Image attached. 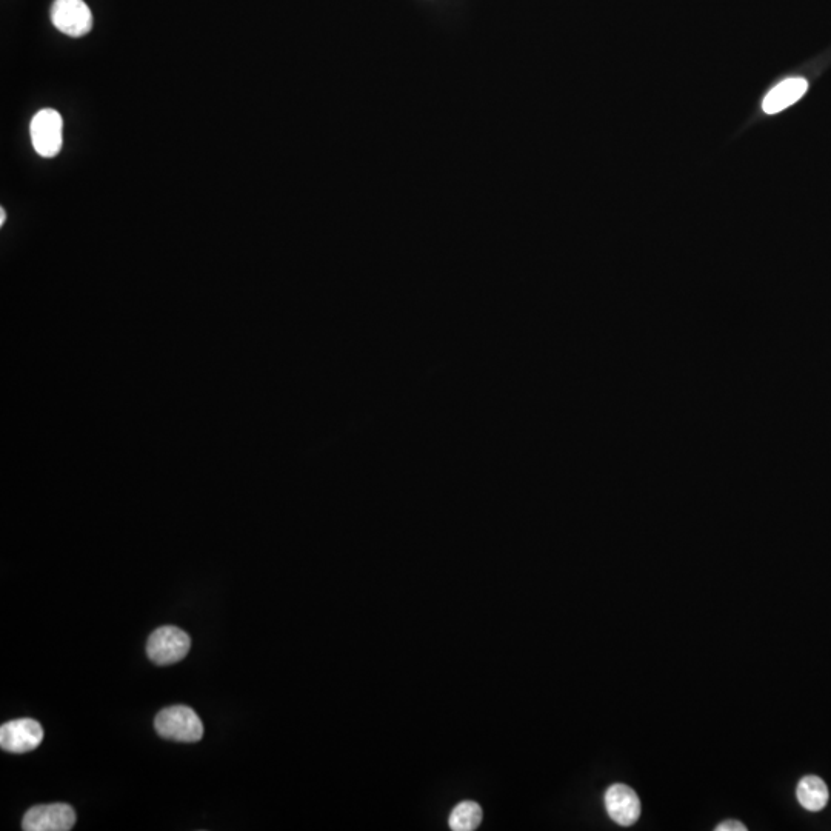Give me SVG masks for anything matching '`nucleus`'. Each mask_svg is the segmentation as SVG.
<instances>
[{
	"instance_id": "nucleus-12",
	"label": "nucleus",
	"mask_w": 831,
	"mask_h": 831,
	"mask_svg": "<svg viewBox=\"0 0 831 831\" xmlns=\"http://www.w3.org/2000/svg\"><path fill=\"white\" fill-rule=\"evenodd\" d=\"M5 219H7V214H5V210L0 211V225L5 224Z\"/></svg>"
},
{
	"instance_id": "nucleus-5",
	"label": "nucleus",
	"mask_w": 831,
	"mask_h": 831,
	"mask_svg": "<svg viewBox=\"0 0 831 831\" xmlns=\"http://www.w3.org/2000/svg\"><path fill=\"white\" fill-rule=\"evenodd\" d=\"M76 824V811L68 804L36 805L25 813V831H68Z\"/></svg>"
},
{
	"instance_id": "nucleus-2",
	"label": "nucleus",
	"mask_w": 831,
	"mask_h": 831,
	"mask_svg": "<svg viewBox=\"0 0 831 831\" xmlns=\"http://www.w3.org/2000/svg\"><path fill=\"white\" fill-rule=\"evenodd\" d=\"M191 648L190 636L173 625L157 628L147 642V655L156 665H171L181 662Z\"/></svg>"
},
{
	"instance_id": "nucleus-6",
	"label": "nucleus",
	"mask_w": 831,
	"mask_h": 831,
	"mask_svg": "<svg viewBox=\"0 0 831 831\" xmlns=\"http://www.w3.org/2000/svg\"><path fill=\"white\" fill-rule=\"evenodd\" d=\"M44 741V728L34 719H16L0 728V747L10 753L36 750Z\"/></svg>"
},
{
	"instance_id": "nucleus-7",
	"label": "nucleus",
	"mask_w": 831,
	"mask_h": 831,
	"mask_svg": "<svg viewBox=\"0 0 831 831\" xmlns=\"http://www.w3.org/2000/svg\"><path fill=\"white\" fill-rule=\"evenodd\" d=\"M605 808L616 824L622 827L638 822L641 816V801L633 788L624 784L611 785L605 793Z\"/></svg>"
},
{
	"instance_id": "nucleus-4",
	"label": "nucleus",
	"mask_w": 831,
	"mask_h": 831,
	"mask_svg": "<svg viewBox=\"0 0 831 831\" xmlns=\"http://www.w3.org/2000/svg\"><path fill=\"white\" fill-rule=\"evenodd\" d=\"M51 22L61 33L82 37L93 30V13L84 0H56L51 8Z\"/></svg>"
},
{
	"instance_id": "nucleus-8",
	"label": "nucleus",
	"mask_w": 831,
	"mask_h": 831,
	"mask_svg": "<svg viewBox=\"0 0 831 831\" xmlns=\"http://www.w3.org/2000/svg\"><path fill=\"white\" fill-rule=\"evenodd\" d=\"M807 88L808 84L804 79H798V77L796 79H788V81L782 82V84H779L778 87L773 88L768 93V96L765 97L764 104H762V108H764L767 114L781 113L785 108L791 107L795 102H798L804 96Z\"/></svg>"
},
{
	"instance_id": "nucleus-1",
	"label": "nucleus",
	"mask_w": 831,
	"mask_h": 831,
	"mask_svg": "<svg viewBox=\"0 0 831 831\" xmlns=\"http://www.w3.org/2000/svg\"><path fill=\"white\" fill-rule=\"evenodd\" d=\"M157 735L177 742H197L204 736V724L193 708L173 705L159 711L154 719Z\"/></svg>"
},
{
	"instance_id": "nucleus-11",
	"label": "nucleus",
	"mask_w": 831,
	"mask_h": 831,
	"mask_svg": "<svg viewBox=\"0 0 831 831\" xmlns=\"http://www.w3.org/2000/svg\"><path fill=\"white\" fill-rule=\"evenodd\" d=\"M716 831H747V827L742 822L725 821L716 827Z\"/></svg>"
},
{
	"instance_id": "nucleus-10",
	"label": "nucleus",
	"mask_w": 831,
	"mask_h": 831,
	"mask_svg": "<svg viewBox=\"0 0 831 831\" xmlns=\"http://www.w3.org/2000/svg\"><path fill=\"white\" fill-rule=\"evenodd\" d=\"M481 805L473 801H464L451 811L448 824L453 831H473L481 825Z\"/></svg>"
},
{
	"instance_id": "nucleus-3",
	"label": "nucleus",
	"mask_w": 831,
	"mask_h": 831,
	"mask_svg": "<svg viewBox=\"0 0 831 831\" xmlns=\"http://www.w3.org/2000/svg\"><path fill=\"white\" fill-rule=\"evenodd\" d=\"M64 121L61 114L51 108L39 111L30 124L31 142L42 157H56L64 144Z\"/></svg>"
},
{
	"instance_id": "nucleus-9",
	"label": "nucleus",
	"mask_w": 831,
	"mask_h": 831,
	"mask_svg": "<svg viewBox=\"0 0 831 831\" xmlns=\"http://www.w3.org/2000/svg\"><path fill=\"white\" fill-rule=\"evenodd\" d=\"M796 796H798L799 804L808 811L824 810L830 798L827 784L818 776H805L801 779Z\"/></svg>"
}]
</instances>
